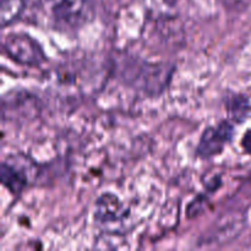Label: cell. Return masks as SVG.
Segmentation results:
<instances>
[{
    "label": "cell",
    "instance_id": "9",
    "mask_svg": "<svg viewBox=\"0 0 251 251\" xmlns=\"http://www.w3.org/2000/svg\"><path fill=\"white\" fill-rule=\"evenodd\" d=\"M221 186H222V178H221L220 176H212V178H211L210 180H207V183L205 184L206 191H207L208 194L216 193Z\"/></svg>",
    "mask_w": 251,
    "mask_h": 251
},
{
    "label": "cell",
    "instance_id": "2",
    "mask_svg": "<svg viewBox=\"0 0 251 251\" xmlns=\"http://www.w3.org/2000/svg\"><path fill=\"white\" fill-rule=\"evenodd\" d=\"M2 49L12 61L20 65L39 66L47 61L41 44L24 32L7 34L2 42Z\"/></svg>",
    "mask_w": 251,
    "mask_h": 251
},
{
    "label": "cell",
    "instance_id": "6",
    "mask_svg": "<svg viewBox=\"0 0 251 251\" xmlns=\"http://www.w3.org/2000/svg\"><path fill=\"white\" fill-rule=\"evenodd\" d=\"M226 110L233 122L242 124L249 118L251 113V103L244 95H229L226 98Z\"/></svg>",
    "mask_w": 251,
    "mask_h": 251
},
{
    "label": "cell",
    "instance_id": "1",
    "mask_svg": "<svg viewBox=\"0 0 251 251\" xmlns=\"http://www.w3.org/2000/svg\"><path fill=\"white\" fill-rule=\"evenodd\" d=\"M36 21L63 33H75L95 19L91 0H25Z\"/></svg>",
    "mask_w": 251,
    "mask_h": 251
},
{
    "label": "cell",
    "instance_id": "7",
    "mask_svg": "<svg viewBox=\"0 0 251 251\" xmlns=\"http://www.w3.org/2000/svg\"><path fill=\"white\" fill-rule=\"evenodd\" d=\"M27 5L25 0H1L0 6V26L2 28L19 21L25 15Z\"/></svg>",
    "mask_w": 251,
    "mask_h": 251
},
{
    "label": "cell",
    "instance_id": "8",
    "mask_svg": "<svg viewBox=\"0 0 251 251\" xmlns=\"http://www.w3.org/2000/svg\"><path fill=\"white\" fill-rule=\"evenodd\" d=\"M208 199L206 195H198L190 203H189L188 208H186V215L190 220L199 217L205 210V205H207Z\"/></svg>",
    "mask_w": 251,
    "mask_h": 251
},
{
    "label": "cell",
    "instance_id": "5",
    "mask_svg": "<svg viewBox=\"0 0 251 251\" xmlns=\"http://www.w3.org/2000/svg\"><path fill=\"white\" fill-rule=\"evenodd\" d=\"M0 180L2 186L15 196L21 195L29 184L26 168L12 158L4 161L0 166Z\"/></svg>",
    "mask_w": 251,
    "mask_h": 251
},
{
    "label": "cell",
    "instance_id": "4",
    "mask_svg": "<svg viewBox=\"0 0 251 251\" xmlns=\"http://www.w3.org/2000/svg\"><path fill=\"white\" fill-rule=\"evenodd\" d=\"M129 208L113 193H104L96 200L93 220L100 227L117 226L129 217Z\"/></svg>",
    "mask_w": 251,
    "mask_h": 251
},
{
    "label": "cell",
    "instance_id": "10",
    "mask_svg": "<svg viewBox=\"0 0 251 251\" xmlns=\"http://www.w3.org/2000/svg\"><path fill=\"white\" fill-rule=\"evenodd\" d=\"M240 145H242L243 150H244L248 154H251V129L248 130L244 134V136L242 137Z\"/></svg>",
    "mask_w": 251,
    "mask_h": 251
},
{
    "label": "cell",
    "instance_id": "3",
    "mask_svg": "<svg viewBox=\"0 0 251 251\" xmlns=\"http://www.w3.org/2000/svg\"><path fill=\"white\" fill-rule=\"evenodd\" d=\"M234 136V125L228 120H222L216 126H208L203 130L195 154L200 159H210L220 156L226 146L230 144Z\"/></svg>",
    "mask_w": 251,
    "mask_h": 251
}]
</instances>
